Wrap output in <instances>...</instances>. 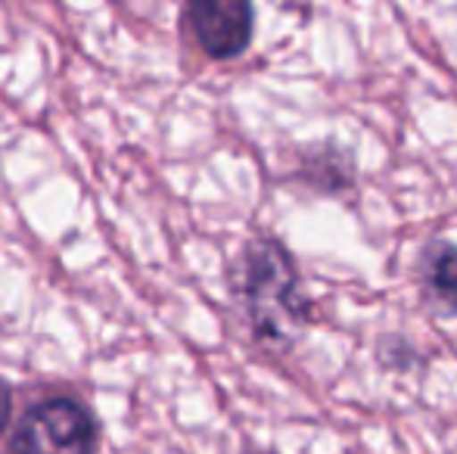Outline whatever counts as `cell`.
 <instances>
[{
    "mask_svg": "<svg viewBox=\"0 0 457 454\" xmlns=\"http://www.w3.org/2000/svg\"><path fill=\"white\" fill-rule=\"evenodd\" d=\"M230 286L253 336L268 349L287 351L312 321V302L302 290L293 255L274 236L246 243L230 274Z\"/></svg>",
    "mask_w": 457,
    "mask_h": 454,
    "instance_id": "1",
    "label": "cell"
},
{
    "mask_svg": "<svg viewBox=\"0 0 457 454\" xmlns=\"http://www.w3.org/2000/svg\"><path fill=\"white\" fill-rule=\"evenodd\" d=\"M96 420L81 401L56 395L19 417L6 454H94Z\"/></svg>",
    "mask_w": 457,
    "mask_h": 454,
    "instance_id": "2",
    "label": "cell"
},
{
    "mask_svg": "<svg viewBox=\"0 0 457 454\" xmlns=\"http://www.w3.org/2000/svg\"><path fill=\"white\" fill-rule=\"evenodd\" d=\"M184 29L209 60H234L253 41V6L243 0H196L184 10Z\"/></svg>",
    "mask_w": 457,
    "mask_h": 454,
    "instance_id": "3",
    "label": "cell"
},
{
    "mask_svg": "<svg viewBox=\"0 0 457 454\" xmlns=\"http://www.w3.org/2000/svg\"><path fill=\"white\" fill-rule=\"evenodd\" d=\"M295 175L318 194H349L355 184V159L337 140H320L299 153Z\"/></svg>",
    "mask_w": 457,
    "mask_h": 454,
    "instance_id": "4",
    "label": "cell"
},
{
    "mask_svg": "<svg viewBox=\"0 0 457 454\" xmlns=\"http://www.w3.org/2000/svg\"><path fill=\"white\" fill-rule=\"evenodd\" d=\"M417 280L433 309L457 315V246L448 240H433L420 249Z\"/></svg>",
    "mask_w": 457,
    "mask_h": 454,
    "instance_id": "5",
    "label": "cell"
},
{
    "mask_svg": "<svg viewBox=\"0 0 457 454\" xmlns=\"http://www.w3.org/2000/svg\"><path fill=\"white\" fill-rule=\"evenodd\" d=\"M10 417H12V392L4 376H0V436H4L6 426H10Z\"/></svg>",
    "mask_w": 457,
    "mask_h": 454,
    "instance_id": "6",
    "label": "cell"
}]
</instances>
